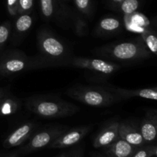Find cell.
I'll return each instance as SVG.
<instances>
[{
  "label": "cell",
  "mask_w": 157,
  "mask_h": 157,
  "mask_svg": "<svg viewBox=\"0 0 157 157\" xmlns=\"http://www.w3.org/2000/svg\"><path fill=\"white\" fill-rule=\"evenodd\" d=\"M25 105L28 110L44 118L66 117L79 111L78 106L56 97H32L26 100Z\"/></svg>",
  "instance_id": "6da1fadb"
},
{
  "label": "cell",
  "mask_w": 157,
  "mask_h": 157,
  "mask_svg": "<svg viewBox=\"0 0 157 157\" xmlns=\"http://www.w3.org/2000/svg\"><path fill=\"white\" fill-rule=\"evenodd\" d=\"M53 65L43 58H31L20 52H11L0 58V77H7L32 69Z\"/></svg>",
  "instance_id": "7a4b0ae2"
},
{
  "label": "cell",
  "mask_w": 157,
  "mask_h": 157,
  "mask_svg": "<svg viewBox=\"0 0 157 157\" xmlns=\"http://www.w3.org/2000/svg\"><path fill=\"white\" fill-rule=\"evenodd\" d=\"M66 93L73 99L91 107H109L122 101L119 96L105 89L76 87Z\"/></svg>",
  "instance_id": "3957f363"
},
{
  "label": "cell",
  "mask_w": 157,
  "mask_h": 157,
  "mask_svg": "<svg viewBox=\"0 0 157 157\" xmlns=\"http://www.w3.org/2000/svg\"><path fill=\"white\" fill-rule=\"evenodd\" d=\"M41 58L53 65L65 64L67 58V48L58 38L45 30L40 31L37 36Z\"/></svg>",
  "instance_id": "277c9868"
},
{
  "label": "cell",
  "mask_w": 157,
  "mask_h": 157,
  "mask_svg": "<svg viewBox=\"0 0 157 157\" xmlns=\"http://www.w3.org/2000/svg\"><path fill=\"white\" fill-rule=\"evenodd\" d=\"M104 55L118 61H136L150 57L149 51L144 41L137 39L133 41L119 43L103 49Z\"/></svg>",
  "instance_id": "5b68a950"
},
{
  "label": "cell",
  "mask_w": 157,
  "mask_h": 157,
  "mask_svg": "<svg viewBox=\"0 0 157 157\" xmlns=\"http://www.w3.org/2000/svg\"><path fill=\"white\" fill-rule=\"evenodd\" d=\"M65 64L107 75L113 74L120 68L119 64L102 59L91 58H72L67 59Z\"/></svg>",
  "instance_id": "8992f818"
},
{
  "label": "cell",
  "mask_w": 157,
  "mask_h": 157,
  "mask_svg": "<svg viewBox=\"0 0 157 157\" xmlns=\"http://www.w3.org/2000/svg\"><path fill=\"white\" fill-rule=\"evenodd\" d=\"M65 130V128L61 127H50L41 130L30 137L29 143L20 150V153H31L49 146Z\"/></svg>",
  "instance_id": "52a82bcc"
},
{
  "label": "cell",
  "mask_w": 157,
  "mask_h": 157,
  "mask_svg": "<svg viewBox=\"0 0 157 157\" xmlns=\"http://www.w3.org/2000/svg\"><path fill=\"white\" fill-rule=\"evenodd\" d=\"M92 128L93 125H85L75 127L68 131L65 130L62 134L56 138L48 147L52 149H62L76 145L88 134Z\"/></svg>",
  "instance_id": "ba28073f"
},
{
  "label": "cell",
  "mask_w": 157,
  "mask_h": 157,
  "mask_svg": "<svg viewBox=\"0 0 157 157\" xmlns=\"http://www.w3.org/2000/svg\"><path fill=\"white\" fill-rule=\"evenodd\" d=\"M35 128V126L33 123H25L6 138L3 142V147L7 149L18 147L32 136Z\"/></svg>",
  "instance_id": "9c48e42d"
},
{
  "label": "cell",
  "mask_w": 157,
  "mask_h": 157,
  "mask_svg": "<svg viewBox=\"0 0 157 157\" xmlns=\"http://www.w3.org/2000/svg\"><path fill=\"white\" fill-rule=\"evenodd\" d=\"M119 124V121H113L104 127L94 139V148L105 147L120 138Z\"/></svg>",
  "instance_id": "30bf717a"
},
{
  "label": "cell",
  "mask_w": 157,
  "mask_h": 157,
  "mask_svg": "<svg viewBox=\"0 0 157 157\" xmlns=\"http://www.w3.org/2000/svg\"><path fill=\"white\" fill-rule=\"evenodd\" d=\"M112 93L115 94L119 96L122 100L129 99L132 98H140L144 99L157 100V89L156 87L153 88H142L135 89V90H129V89L120 88V87H111L108 89Z\"/></svg>",
  "instance_id": "8fae6325"
},
{
  "label": "cell",
  "mask_w": 157,
  "mask_h": 157,
  "mask_svg": "<svg viewBox=\"0 0 157 157\" xmlns=\"http://www.w3.org/2000/svg\"><path fill=\"white\" fill-rule=\"evenodd\" d=\"M104 148L105 153L109 157H131L138 147L118 138L114 142Z\"/></svg>",
  "instance_id": "7c38bea8"
},
{
  "label": "cell",
  "mask_w": 157,
  "mask_h": 157,
  "mask_svg": "<svg viewBox=\"0 0 157 157\" xmlns=\"http://www.w3.org/2000/svg\"><path fill=\"white\" fill-rule=\"evenodd\" d=\"M119 137L135 147H142L146 142L139 130L127 122H120Z\"/></svg>",
  "instance_id": "4fadbf2b"
},
{
  "label": "cell",
  "mask_w": 157,
  "mask_h": 157,
  "mask_svg": "<svg viewBox=\"0 0 157 157\" xmlns=\"http://www.w3.org/2000/svg\"><path fill=\"white\" fill-rule=\"evenodd\" d=\"M157 123L156 117L154 116L153 117L145 118L142 121L140 127V133L144 138V141L147 143H152L156 140Z\"/></svg>",
  "instance_id": "5bb4252c"
},
{
  "label": "cell",
  "mask_w": 157,
  "mask_h": 157,
  "mask_svg": "<svg viewBox=\"0 0 157 157\" xmlns=\"http://www.w3.org/2000/svg\"><path fill=\"white\" fill-rule=\"evenodd\" d=\"M121 27V22L118 18L107 17L100 21L98 24V32L104 34L114 33Z\"/></svg>",
  "instance_id": "9a60e30c"
},
{
  "label": "cell",
  "mask_w": 157,
  "mask_h": 157,
  "mask_svg": "<svg viewBox=\"0 0 157 157\" xmlns=\"http://www.w3.org/2000/svg\"><path fill=\"white\" fill-rule=\"evenodd\" d=\"M125 20L127 25H130L127 28L133 31L135 30V27L145 28L150 24L147 17L136 12L130 15H125Z\"/></svg>",
  "instance_id": "2e32d148"
},
{
  "label": "cell",
  "mask_w": 157,
  "mask_h": 157,
  "mask_svg": "<svg viewBox=\"0 0 157 157\" xmlns=\"http://www.w3.org/2000/svg\"><path fill=\"white\" fill-rule=\"evenodd\" d=\"M33 20L29 13L21 14L15 23V30L18 34H24L31 29Z\"/></svg>",
  "instance_id": "e0dca14e"
},
{
  "label": "cell",
  "mask_w": 157,
  "mask_h": 157,
  "mask_svg": "<svg viewBox=\"0 0 157 157\" xmlns=\"http://www.w3.org/2000/svg\"><path fill=\"white\" fill-rule=\"evenodd\" d=\"M141 38L151 53L156 55L157 52V38L154 32L145 29L141 33Z\"/></svg>",
  "instance_id": "ac0fdd59"
},
{
  "label": "cell",
  "mask_w": 157,
  "mask_h": 157,
  "mask_svg": "<svg viewBox=\"0 0 157 157\" xmlns=\"http://www.w3.org/2000/svg\"><path fill=\"white\" fill-rule=\"evenodd\" d=\"M18 102L12 97L5 98L0 104V115H9L15 113L18 110Z\"/></svg>",
  "instance_id": "d6986e66"
},
{
  "label": "cell",
  "mask_w": 157,
  "mask_h": 157,
  "mask_svg": "<svg viewBox=\"0 0 157 157\" xmlns=\"http://www.w3.org/2000/svg\"><path fill=\"white\" fill-rule=\"evenodd\" d=\"M155 155H156V147L150 145L143 147H140L131 157H152Z\"/></svg>",
  "instance_id": "ffe728a7"
},
{
  "label": "cell",
  "mask_w": 157,
  "mask_h": 157,
  "mask_svg": "<svg viewBox=\"0 0 157 157\" xmlns=\"http://www.w3.org/2000/svg\"><path fill=\"white\" fill-rule=\"evenodd\" d=\"M139 6L138 0H124L121 4V9L125 15H130L136 12Z\"/></svg>",
  "instance_id": "44dd1931"
},
{
  "label": "cell",
  "mask_w": 157,
  "mask_h": 157,
  "mask_svg": "<svg viewBox=\"0 0 157 157\" xmlns=\"http://www.w3.org/2000/svg\"><path fill=\"white\" fill-rule=\"evenodd\" d=\"M40 6L43 16L46 18H49L53 15L54 10V0H40Z\"/></svg>",
  "instance_id": "7402d4cb"
},
{
  "label": "cell",
  "mask_w": 157,
  "mask_h": 157,
  "mask_svg": "<svg viewBox=\"0 0 157 157\" xmlns=\"http://www.w3.org/2000/svg\"><path fill=\"white\" fill-rule=\"evenodd\" d=\"M11 30H12V26L8 21L0 25V49L7 42L10 36Z\"/></svg>",
  "instance_id": "603a6c76"
},
{
  "label": "cell",
  "mask_w": 157,
  "mask_h": 157,
  "mask_svg": "<svg viewBox=\"0 0 157 157\" xmlns=\"http://www.w3.org/2000/svg\"><path fill=\"white\" fill-rule=\"evenodd\" d=\"M75 3L76 7L81 13L88 16L91 15V0H75Z\"/></svg>",
  "instance_id": "cb8c5ba5"
},
{
  "label": "cell",
  "mask_w": 157,
  "mask_h": 157,
  "mask_svg": "<svg viewBox=\"0 0 157 157\" xmlns=\"http://www.w3.org/2000/svg\"><path fill=\"white\" fill-rule=\"evenodd\" d=\"M34 0H18V14L29 13L33 7Z\"/></svg>",
  "instance_id": "d4e9b609"
},
{
  "label": "cell",
  "mask_w": 157,
  "mask_h": 157,
  "mask_svg": "<svg viewBox=\"0 0 157 157\" xmlns=\"http://www.w3.org/2000/svg\"><path fill=\"white\" fill-rule=\"evenodd\" d=\"M7 9L12 16L18 15V0H7Z\"/></svg>",
  "instance_id": "484cf974"
},
{
  "label": "cell",
  "mask_w": 157,
  "mask_h": 157,
  "mask_svg": "<svg viewBox=\"0 0 157 157\" xmlns=\"http://www.w3.org/2000/svg\"><path fill=\"white\" fill-rule=\"evenodd\" d=\"M68 157H83V151L81 148H78L76 150L71 151L69 153Z\"/></svg>",
  "instance_id": "4316f807"
},
{
  "label": "cell",
  "mask_w": 157,
  "mask_h": 157,
  "mask_svg": "<svg viewBox=\"0 0 157 157\" xmlns=\"http://www.w3.org/2000/svg\"><path fill=\"white\" fill-rule=\"evenodd\" d=\"M19 154H20V150H15V151L6 153V154H4L1 157H18Z\"/></svg>",
  "instance_id": "83f0119b"
},
{
  "label": "cell",
  "mask_w": 157,
  "mask_h": 157,
  "mask_svg": "<svg viewBox=\"0 0 157 157\" xmlns=\"http://www.w3.org/2000/svg\"><path fill=\"white\" fill-rule=\"evenodd\" d=\"M10 94H11L7 90L0 87V98H8V97H10Z\"/></svg>",
  "instance_id": "f1b7e54d"
},
{
  "label": "cell",
  "mask_w": 157,
  "mask_h": 157,
  "mask_svg": "<svg viewBox=\"0 0 157 157\" xmlns=\"http://www.w3.org/2000/svg\"><path fill=\"white\" fill-rule=\"evenodd\" d=\"M68 155H69V153H62L61 155H60V156H58V157H68Z\"/></svg>",
  "instance_id": "f546056e"
},
{
  "label": "cell",
  "mask_w": 157,
  "mask_h": 157,
  "mask_svg": "<svg viewBox=\"0 0 157 157\" xmlns=\"http://www.w3.org/2000/svg\"><path fill=\"white\" fill-rule=\"evenodd\" d=\"M94 157H104V156H101V155H100V154H96V155H94Z\"/></svg>",
  "instance_id": "4dcf8cb0"
},
{
  "label": "cell",
  "mask_w": 157,
  "mask_h": 157,
  "mask_svg": "<svg viewBox=\"0 0 157 157\" xmlns=\"http://www.w3.org/2000/svg\"><path fill=\"white\" fill-rule=\"evenodd\" d=\"M4 98H0V104H2V101H3V99H4Z\"/></svg>",
  "instance_id": "1f68e13d"
}]
</instances>
